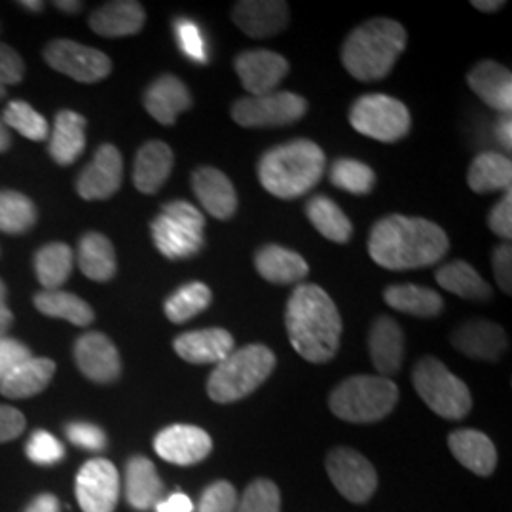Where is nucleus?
I'll use <instances>...</instances> for the list:
<instances>
[{"instance_id":"f257e3e1","label":"nucleus","mask_w":512,"mask_h":512,"mask_svg":"<svg viewBox=\"0 0 512 512\" xmlns=\"http://www.w3.org/2000/svg\"><path fill=\"white\" fill-rule=\"evenodd\" d=\"M450 241L439 224L421 217L391 215L380 219L368 236L372 260L391 272L420 270L440 262Z\"/></svg>"},{"instance_id":"f03ea898","label":"nucleus","mask_w":512,"mask_h":512,"mask_svg":"<svg viewBox=\"0 0 512 512\" xmlns=\"http://www.w3.org/2000/svg\"><path fill=\"white\" fill-rule=\"evenodd\" d=\"M289 340L296 353L313 365L329 363L342 336V317L334 300L319 285L302 283L294 289L285 313Z\"/></svg>"},{"instance_id":"7ed1b4c3","label":"nucleus","mask_w":512,"mask_h":512,"mask_svg":"<svg viewBox=\"0 0 512 512\" xmlns=\"http://www.w3.org/2000/svg\"><path fill=\"white\" fill-rule=\"evenodd\" d=\"M325 164L323 148L308 139H296L262 154L258 181L275 198L293 200L317 186Z\"/></svg>"},{"instance_id":"20e7f679","label":"nucleus","mask_w":512,"mask_h":512,"mask_svg":"<svg viewBox=\"0 0 512 512\" xmlns=\"http://www.w3.org/2000/svg\"><path fill=\"white\" fill-rule=\"evenodd\" d=\"M406 29L395 19L376 18L349 33L342 48V63L361 82L382 80L406 48Z\"/></svg>"},{"instance_id":"39448f33","label":"nucleus","mask_w":512,"mask_h":512,"mask_svg":"<svg viewBox=\"0 0 512 512\" xmlns=\"http://www.w3.org/2000/svg\"><path fill=\"white\" fill-rule=\"evenodd\" d=\"M274 351L262 344H251L232 351L220 361L207 382L209 397L219 404L236 403L255 393L274 372Z\"/></svg>"},{"instance_id":"423d86ee","label":"nucleus","mask_w":512,"mask_h":512,"mask_svg":"<svg viewBox=\"0 0 512 512\" xmlns=\"http://www.w3.org/2000/svg\"><path fill=\"white\" fill-rule=\"evenodd\" d=\"M399 401V387L384 376H351L330 395L334 416L349 423L384 420Z\"/></svg>"},{"instance_id":"0eeeda50","label":"nucleus","mask_w":512,"mask_h":512,"mask_svg":"<svg viewBox=\"0 0 512 512\" xmlns=\"http://www.w3.org/2000/svg\"><path fill=\"white\" fill-rule=\"evenodd\" d=\"M205 217L192 203L177 200L167 203L152 220L150 230L156 249L169 260H184L203 249Z\"/></svg>"},{"instance_id":"6e6552de","label":"nucleus","mask_w":512,"mask_h":512,"mask_svg":"<svg viewBox=\"0 0 512 512\" xmlns=\"http://www.w3.org/2000/svg\"><path fill=\"white\" fill-rule=\"evenodd\" d=\"M418 395L444 420H463L473 406L469 387L435 357H423L412 372Z\"/></svg>"},{"instance_id":"1a4fd4ad","label":"nucleus","mask_w":512,"mask_h":512,"mask_svg":"<svg viewBox=\"0 0 512 512\" xmlns=\"http://www.w3.org/2000/svg\"><path fill=\"white\" fill-rule=\"evenodd\" d=\"M349 124L374 141L397 143L408 135L412 118L403 101L384 93H370L351 105Z\"/></svg>"},{"instance_id":"9d476101","label":"nucleus","mask_w":512,"mask_h":512,"mask_svg":"<svg viewBox=\"0 0 512 512\" xmlns=\"http://www.w3.org/2000/svg\"><path fill=\"white\" fill-rule=\"evenodd\" d=\"M308 101L293 92L249 95L234 103L232 118L243 128H283L304 118Z\"/></svg>"},{"instance_id":"9b49d317","label":"nucleus","mask_w":512,"mask_h":512,"mask_svg":"<svg viewBox=\"0 0 512 512\" xmlns=\"http://www.w3.org/2000/svg\"><path fill=\"white\" fill-rule=\"evenodd\" d=\"M44 59L57 73L67 74L82 84H95L112 73L109 55L69 38L52 40L44 48Z\"/></svg>"},{"instance_id":"f8f14e48","label":"nucleus","mask_w":512,"mask_h":512,"mask_svg":"<svg viewBox=\"0 0 512 512\" xmlns=\"http://www.w3.org/2000/svg\"><path fill=\"white\" fill-rule=\"evenodd\" d=\"M327 473L334 488L353 503H365L378 488V475L372 463L351 448H334L330 452Z\"/></svg>"},{"instance_id":"ddd939ff","label":"nucleus","mask_w":512,"mask_h":512,"mask_svg":"<svg viewBox=\"0 0 512 512\" xmlns=\"http://www.w3.org/2000/svg\"><path fill=\"white\" fill-rule=\"evenodd\" d=\"M76 499L84 512H114L120 499V475L109 459H92L76 476Z\"/></svg>"},{"instance_id":"4468645a","label":"nucleus","mask_w":512,"mask_h":512,"mask_svg":"<svg viewBox=\"0 0 512 512\" xmlns=\"http://www.w3.org/2000/svg\"><path fill=\"white\" fill-rule=\"evenodd\" d=\"M74 361L95 384H112L122 374L120 353L103 332L82 334L74 346Z\"/></svg>"},{"instance_id":"2eb2a0df","label":"nucleus","mask_w":512,"mask_h":512,"mask_svg":"<svg viewBox=\"0 0 512 512\" xmlns=\"http://www.w3.org/2000/svg\"><path fill=\"white\" fill-rule=\"evenodd\" d=\"M124 177V160L120 150L114 145H101L93 156L92 164L88 165L76 183V190L80 198L93 202V200H109L114 196Z\"/></svg>"},{"instance_id":"dca6fc26","label":"nucleus","mask_w":512,"mask_h":512,"mask_svg":"<svg viewBox=\"0 0 512 512\" xmlns=\"http://www.w3.org/2000/svg\"><path fill=\"white\" fill-rule=\"evenodd\" d=\"M154 450L160 458L175 465H196L213 450V440L196 425H171L154 439Z\"/></svg>"},{"instance_id":"f3484780","label":"nucleus","mask_w":512,"mask_h":512,"mask_svg":"<svg viewBox=\"0 0 512 512\" xmlns=\"http://www.w3.org/2000/svg\"><path fill=\"white\" fill-rule=\"evenodd\" d=\"M241 86L249 95H266L277 90L279 82L289 74V61L270 50L241 52L234 61Z\"/></svg>"},{"instance_id":"a211bd4d","label":"nucleus","mask_w":512,"mask_h":512,"mask_svg":"<svg viewBox=\"0 0 512 512\" xmlns=\"http://www.w3.org/2000/svg\"><path fill=\"white\" fill-rule=\"evenodd\" d=\"M232 19L247 37H274L289 25V4L283 0H241L232 8Z\"/></svg>"},{"instance_id":"6ab92c4d","label":"nucleus","mask_w":512,"mask_h":512,"mask_svg":"<svg viewBox=\"0 0 512 512\" xmlns=\"http://www.w3.org/2000/svg\"><path fill=\"white\" fill-rule=\"evenodd\" d=\"M452 346L471 359L497 361L509 348V338L497 323L476 319L454 330Z\"/></svg>"},{"instance_id":"aec40b11","label":"nucleus","mask_w":512,"mask_h":512,"mask_svg":"<svg viewBox=\"0 0 512 512\" xmlns=\"http://www.w3.org/2000/svg\"><path fill=\"white\" fill-rule=\"evenodd\" d=\"M192 188L203 209L219 220L232 219L238 211V194L232 181L217 167H200L192 175Z\"/></svg>"},{"instance_id":"412c9836","label":"nucleus","mask_w":512,"mask_h":512,"mask_svg":"<svg viewBox=\"0 0 512 512\" xmlns=\"http://www.w3.org/2000/svg\"><path fill=\"white\" fill-rule=\"evenodd\" d=\"M234 336L224 329L190 330L175 338L177 355L192 365H219L234 351Z\"/></svg>"},{"instance_id":"4be33fe9","label":"nucleus","mask_w":512,"mask_h":512,"mask_svg":"<svg viewBox=\"0 0 512 512\" xmlns=\"http://www.w3.org/2000/svg\"><path fill=\"white\" fill-rule=\"evenodd\" d=\"M368 351L372 365L384 378L401 370L404 361V334L393 317L382 315L372 323L368 332Z\"/></svg>"},{"instance_id":"5701e85b","label":"nucleus","mask_w":512,"mask_h":512,"mask_svg":"<svg viewBox=\"0 0 512 512\" xmlns=\"http://www.w3.org/2000/svg\"><path fill=\"white\" fill-rule=\"evenodd\" d=\"M190 107L192 95L183 80L173 74H164L154 80L145 93V109L156 122L164 126H173L179 114Z\"/></svg>"},{"instance_id":"b1692460","label":"nucleus","mask_w":512,"mask_h":512,"mask_svg":"<svg viewBox=\"0 0 512 512\" xmlns=\"http://www.w3.org/2000/svg\"><path fill=\"white\" fill-rule=\"evenodd\" d=\"M147 14L139 2L114 0L99 6L90 16L93 33L107 38L131 37L141 33Z\"/></svg>"},{"instance_id":"393cba45","label":"nucleus","mask_w":512,"mask_h":512,"mask_svg":"<svg viewBox=\"0 0 512 512\" xmlns=\"http://www.w3.org/2000/svg\"><path fill=\"white\" fill-rule=\"evenodd\" d=\"M469 88L492 109L509 114L512 109V74L495 61H480L467 76Z\"/></svg>"},{"instance_id":"a878e982","label":"nucleus","mask_w":512,"mask_h":512,"mask_svg":"<svg viewBox=\"0 0 512 512\" xmlns=\"http://www.w3.org/2000/svg\"><path fill=\"white\" fill-rule=\"evenodd\" d=\"M173 150L164 141H148L139 148L133 165V184L143 194H156L173 171Z\"/></svg>"},{"instance_id":"bb28decb","label":"nucleus","mask_w":512,"mask_h":512,"mask_svg":"<svg viewBox=\"0 0 512 512\" xmlns=\"http://www.w3.org/2000/svg\"><path fill=\"white\" fill-rule=\"evenodd\" d=\"M448 446L463 467L478 476H490L497 465L494 442L475 429H459L448 437Z\"/></svg>"},{"instance_id":"cd10ccee","label":"nucleus","mask_w":512,"mask_h":512,"mask_svg":"<svg viewBox=\"0 0 512 512\" xmlns=\"http://www.w3.org/2000/svg\"><path fill=\"white\" fill-rule=\"evenodd\" d=\"M256 272L275 285H293L310 274L304 256L281 245H266L255 256Z\"/></svg>"},{"instance_id":"c85d7f7f","label":"nucleus","mask_w":512,"mask_h":512,"mask_svg":"<svg viewBox=\"0 0 512 512\" xmlns=\"http://www.w3.org/2000/svg\"><path fill=\"white\" fill-rule=\"evenodd\" d=\"M164 495V484L150 459L135 456L126 465V499L135 511L154 509Z\"/></svg>"},{"instance_id":"c756f323","label":"nucleus","mask_w":512,"mask_h":512,"mask_svg":"<svg viewBox=\"0 0 512 512\" xmlns=\"http://www.w3.org/2000/svg\"><path fill=\"white\" fill-rule=\"evenodd\" d=\"M86 148V118L74 110H59L50 137V156L55 164L71 165Z\"/></svg>"},{"instance_id":"7c9ffc66","label":"nucleus","mask_w":512,"mask_h":512,"mask_svg":"<svg viewBox=\"0 0 512 512\" xmlns=\"http://www.w3.org/2000/svg\"><path fill=\"white\" fill-rule=\"evenodd\" d=\"M55 363L46 357H31L0 382V393L8 399H29L52 382Z\"/></svg>"},{"instance_id":"2f4dec72","label":"nucleus","mask_w":512,"mask_h":512,"mask_svg":"<svg viewBox=\"0 0 512 512\" xmlns=\"http://www.w3.org/2000/svg\"><path fill=\"white\" fill-rule=\"evenodd\" d=\"M467 183L476 194L511 190L512 162L499 152H482L469 167Z\"/></svg>"},{"instance_id":"473e14b6","label":"nucleus","mask_w":512,"mask_h":512,"mask_svg":"<svg viewBox=\"0 0 512 512\" xmlns=\"http://www.w3.org/2000/svg\"><path fill=\"white\" fill-rule=\"evenodd\" d=\"M78 266L92 281H110L116 275V253L110 239L99 232H90L80 239Z\"/></svg>"},{"instance_id":"72a5a7b5","label":"nucleus","mask_w":512,"mask_h":512,"mask_svg":"<svg viewBox=\"0 0 512 512\" xmlns=\"http://www.w3.org/2000/svg\"><path fill=\"white\" fill-rule=\"evenodd\" d=\"M437 283L444 291L458 294L467 300L486 302L492 298L490 283L463 260H454L437 270Z\"/></svg>"},{"instance_id":"f704fd0d","label":"nucleus","mask_w":512,"mask_h":512,"mask_svg":"<svg viewBox=\"0 0 512 512\" xmlns=\"http://www.w3.org/2000/svg\"><path fill=\"white\" fill-rule=\"evenodd\" d=\"M384 300L393 310L423 319L437 317L444 308V300L439 293L420 285H391L384 291Z\"/></svg>"},{"instance_id":"c9c22d12","label":"nucleus","mask_w":512,"mask_h":512,"mask_svg":"<svg viewBox=\"0 0 512 512\" xmlns=\"http://www.w3.org/2000/svg\"><path fill=\"white\" fill-rule=\"evenodd\" d=\"M306 215L315 230L334 243H348L353 236V224L348 215L327 196H313L306 205Z\"/></svg>"},{"instance_id":"e433bc0d","label":"nucleus","mask_w":512,"mask_h":512,"mask_svg":"<svg viewBox=\"0 0 512 512\" xmlns=\"http://www.w3.org/2000/svg\"><path fill=\"white\" fill-rule=\"evenodd\" d=\"M35 306L42 315L65 319L76 327H88L95 319L92 306L86 300L65 291H42L35 296Z\"/></svg>"},{"instance_id":"4c0bfd02","label":"nucleus","mask_w":512,"mask_h":512,"mask_svg":"<svg viewBox=\"0 0 512 512\" xmlns=\"http://www.w3.org/2000/svg\"><path fill=\"white\" fill-rule=\"evenodd\" d=\"M73 249L65 243H50L35 256V272L44 291H59L73 272Z\"/></svg>"},{"instance_id":"58836bf2","label":"nucleus","mask_w":512,"mask_h":512,"mask_svg":"<svg viewBox=\"0 0 512 512\" xmlns=\"http://www.w3.org/2000/svg\"><path fill=\"white\" fill-rule=\"evenodd\" d=\"M211 302H213L211 289L202 281H192L183 285L181 289H177L165 300V317L171 323L181 325L207 310Z\"/></svg>"},{"instance_id":"ea45409f","label":"nucleus","mask_w":512,"mask_h":512,"mask_svg":"<svg viewBox=\"0 0 512 512\" xmlns=\"http://www.w3.org/2000/svg\"><path fill=\"white\" fill-rule=\"evenodd\" d=\"M37 222V207L25 194L16 190H0V232L21 236Z\"/></svg>"},{"instance_id":"a19ab883","label":"nucleus","mask_w":512,"mask_h":512,"mask_svg":"<svg viewBox=\"0 0 512 512\" xmlns=\"http://www.w3.org/2000/svg\"><path fill=\"white\" fill-rule=\"evenodd\" d=\"M330 183L349 194L365 196L374 188L376 173L370 165L363 164L359 160L342 158V160H336L330 167Z\"/></svg>"},{"instance_id":"79ce46f5","label":"nucleus","mask_w":512,"mask_h":512,"mask_svg":"<svg viewBox=\"0 0 512 512\" xmlns=\"http://www.w3.org/2000/svg\"><path fill=\"white\" fill-rule=\"evenodd\" d=\"M2 122L6 124V128L16 129L23 137L37 143L46 141L50 135V126L46 118L25 101L8 103V107L4 109Z\"/></svg>"},{"instance_id":"37998d69","label":"nucleus","mask_w":512,"mask_h":512,"mask_svg":"<svg viewBox=\"0 0 512 512\" xmlns=\"http://www.w3.org/2000/svg\"><path fill=\"white\" fill-rule=\"evenodd\" d=\"M279 509V488L268 478H258L241 495L236 512H279Z\"/></svg>"},{"instance_id":"c03bdc74","label":"nucleus","mask_w":512,"mask_h":512,"mask_svg":"<svg viewBox=\"0 0 512 512\" xmlns=\"http://www.w3.org/2000/svg\"><path fill=\"white\" fill-rule=\"evenodd\" d=\"M238 501L236 488L226 480H217L205 488L198 512H236Z\"/></svg>"},{"instance_id":"a18cd8bd","label":"nucleus","mask_w":512,"mask_h":512,"mask_svg":"<svg viewBox=\"0 0 512 512\" xmlns=\"http://www.w3.org/2000/svg\"><path fill=\"white\" fill-rule=\"evenodd\" d=\"M175 35L183 54L188 59L196 63H207V44L198 23H194L192 19H177Z\"/></svg>"},{"instance_id":"49530a36","label":"nucleus","mask_w":512,"mask_h":512,"mask_svg":"<svg viewBox=\"0 0 512 512\" xmlns=\"http://www.w3.org/2000/svg\"><path fill=\"white\" fill-rule=\"evenodd\" d=\"M27 458L37 465H54L65 458V448L48 431H35L27 442Z\"/></svg>"},{"instance_id":"de8ad7c7","label":"nucleus","mask_w":512,"mask_h":512,"mask_svg":"<svg viewBox=\"0 0 512 512\" xmlns=\"http://www.w3.org/2000/svg\"><path fill=\"white\" fill-rule=\"evenodd\" d=\"M65 433L74 446L90 450V452H101L107 446V435L101 427L88 423V421H73L65 427Z\"/></svg>"},{"instance_id":"09e8293b","label":"nucleus","mask_w":512,"mask_h":512,"mask_svg":"<svg viewBox=\"0 0 512 512\" xmlns=\"http://www.w3.org/2000/svg\"><path fill=\"white\" fill-rule=\"evenodd\" d=\"M31 357H33L31 349L27 348L25 344H21L19 340H14V338L2 336L0 338V382L10 372H14L19 365L29 361Z\"/></svg>"},{"instance_id":"8fccbe9b","label":"nucleus","mask_w":512,"mask_h":512,"mask_svg":"<svg viewBox=\"0 0 512 512\" xmlns=\"http://www.w3.org/2000/svg\"><path fill=\"white\" fill-rule=\"evenodd\" d=\"M25 74V63L21 55L10 48L8 44L0 42V86L19 84Z\"/></svg>"},{"instance_id":"3c124183","label":"nucleus","mask_w":512,"mask_h":512,"mask_svg":"<svg viewBox=\"0 0 512 512\" xmlns=\"http://www.w3.org/2000/svg\"><path fill=\"white\" fill-rule=\"evenodd\" d=\"M488 226L499 238H512V194L511 190L505 192V196L497 202L492 213L488 215Z\"/></svg>"},{"instance_id":"603ef678","label":"nucleus","mask_w":512,"mask_h":512,"mask_svg":"<svg viewBox=\"0 0 512 512\" xmlns=\"http://www.w3.org/2000/svg\"><path fill=\"white\" fill-rule=\"evenodd\" d=\"M492 264H494L495 279L497 285L503 293H512V247L509 243H503L499 247H495L494 256H492Z\"/></svg>"},{"instance_id":"864d4df0","label":"nucleus","mask_w":512,"mask_h":512,"mask_svg":"<svg viewBox=\"0 0 512 512\" xmlns=\"http://www.w3.org/2000/svg\"><path fill=\"white\" fill-rule=\"evenodd\" d=\"M25 416L12 408V406H0V442L18 439L25 431Z\"/></svg>"},{"instance_id":"5fc2aeb1","label":"nucleus","mask_w":512,"mask_h":512,"mask_svg":"<svg viewBox=\"0 0 512 512\" xmlns=\"http://www.w3.org/2000/svg\"><path fill=\"white\" fill-rule=\"evenodd\" d=\"M25 512H59V501L52 494L38 495Z\"/></svg>"},{"instance_id":"6e6d98bb","label":"nucleus","mask_w":512,"mask_h":512,"mask_svg":"<svg viewBox=\"0 0 512 512\" xmlns=\"http://www.w3.org/2000/svg\"><path fill=\"white\" fill-rule=\"evenodd\" d=\"M512 126L511 116L509 114H503L499 120H497V126H495V133H497V139L501 143V147L511 150L512 148Z\"/></svg>"},{"instance_id":"4d7b16f0","label":"nucleus","mask_w":512,"mask_h":512,"mask_svg":"<svg viewBox=\"0 0 512 512\" xmlns=\"http://www.w3.org/2000/svg\"><path fill=\"white\" fill-rule=\"evenodd\" d=\"M165 503H167V507L171 509V512H194V503L190 501L188 495L181 494V492L169 495L165 499Z\"/></svg>"},{"instance_id":"13d9d810","label":"nucleus","mask_w":512,"mask_h":512,"mask_svg":"<svg viewBox=\"0 0 512 512\" xmlns=\"http://www.w3.org/2000/svg\"><path fill=\"white\" fill-rule=\"evenodd\" d=\"M471 4L475 6L478 12H484V14H492V12H497L505 6L503 0H486V2L484 0H473Z\"/></svg>"},{"instance_id":"bf43d9fd","label":"nucleus","mask_w":512,"mask_h":512,"mask_svg":"<svg viewBox=\"0 0 512 512\" xmlns=\"http://www.w3.org/2000/svg\"><path fill=\"white\" fill-rule=\"evenodd\" d=\"M12 323H14V315H12V311L6 308V304H4V306H0V338H2V336H6V332L10 330Z\"/></svg>"},{"instance_id":"052dcab7","label":"nucleus","mask_w":512,"mask_h":512,"mask_svg":"<svg viewBox=\"0 0 512 512\" xmlns=\"http://www.w3.org/2000/svg\"><path fill=\"white\" fill-rule=\"evenodd\" d=\"M12 145V137L10 131L6 128V124L0 120V152H6Z\"/></svg>"},{"instance_id":"680f3d73","label":"nucleus","mask_w":512,"mask_h":512,"mask_svg":"<svg viewBox=\"0 0 512 512\" xmlns=\"http://www.w3.org/2000/svg\"><path fill=\"white\" fill-rule=\"evenodd\" d=\"M55 8H59L63 12H69V14H76V12L82 10V2H65V0H61V2H55Z\"/></svg>"},{"instance_id":"e2e57ef3","label":"nucleus","mask_w":512,"mask_h":512,"mask_svg":"<svg viewBox=\"0 0 512 512\" xmlns=\"http://www.w3.org/2000/svg\"><path fill=\"white\" fill-rule=\"evenodd\" d=\"M23 8H27V10H35V12H38V10H42V2H31V0H23V2H19Z\"/></svg>"},{"instance_id":"0e129e2a","label":"nucleus","mask_w":512,"mask_h":512,"mask_svg":"<svg viewBox=\"0 0 512 512\" xmlns=\"http://www.w3.org/2000/svg\"><path fill=\"white\" fill-rule=\"evenodd\" d=\"M154 509H156V512H171V509H169V507H167V503H165V499H162Z\"/></svg>"},{"instance_id":"69168bd1","label":"nucleus","mask_w":512,"mask_h":512,"mask_svg":"<svg viewBox=\"0 0 512 512\" xmlns=\"http://www.w3.org/2000/svg\"><path fill=\"white\" fill-rule=\"evenodd\" d=\"M4 300H6V287H4V283L0 279V306H4Z\"/></svg>"},{"instance_id":"338daca9","label":"nucleus","mask_w":512,"mask_h":512,"mask_svg":"<svg viewBox=\"0 0 512 512\" xmlns=\"http://www.w3.org/2000/svg\"><path fill=\"white\" fill-rule=\"evenodd\" d=\"M2 97H6V88H4V86H0V99H2Z\"/></svg>"}]
</instances>
